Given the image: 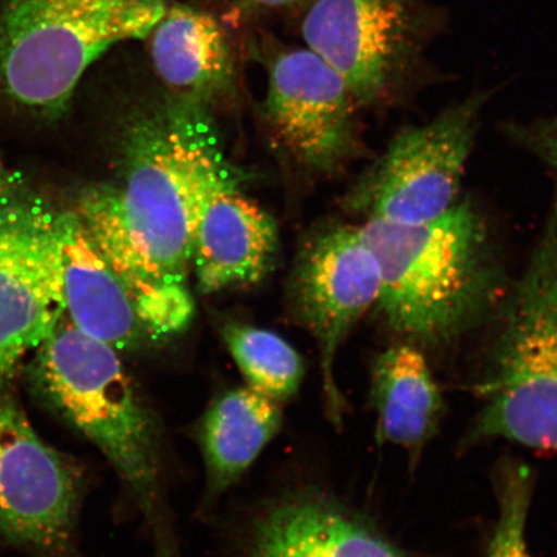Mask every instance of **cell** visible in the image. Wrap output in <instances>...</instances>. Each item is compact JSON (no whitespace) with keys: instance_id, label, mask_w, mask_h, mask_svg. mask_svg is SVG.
<instances>
[{"instance_id":"1","label":"cell","mask_w":557,"mask_h":557,"mask_svg":"<svg viewBox=\"0 0 557 557\" xmlns=\"http://www.w3.org/2000/svg\"><path fill=\"white\" fill-rule=\"evenodd\" d=\"M124 135L120 185L89 187L75 212L157 344L191 322L195 234L209 194L233 169L208 108L171 92L136 111Z\"/></svg>"},{"instance_id":"2","label":"cell","mask_w":557,"mask_h":557,"mask_svg":"<svg viewBox=\"0 0 557 557\" xmlns=\"http://www.w3.org/2000/svg\"><path fill=\"white\" fill-rule=\"evenodd\" d=\"M360 230L381 269L379 309L403 336L444 343L496 302L503 275L490 230L471 200L422 224L366 220Z\"/></svg>"},{"instance_id":"3","label":"cell","mask_w":557,"mask_h":557,"mask_svg":"<svg viewBox=\"0 0 557 557\" xmlns=\"http://www.w3.org/2000/svg\"><path fill=\"white\" fill-rule=\"evenodd\" d=\"M169 0H0V116L54 123L96 64L149 37Z\"/></svg>"},{"instance_id":"4","label":"cell","mask_w":557,"mask_h":557,"mask_svg":"<svg viewBox=\"0 0 557 557\" xmlns=\"http://www.w3.org/2000/svg\"><path fill=\"white\" fill-rule=\"evenodd\" d=\"M23 371L35 401L101 450L154 532H162L158 424L120 352L76 329L64 313Z\"/></svg>"},{"instance_id":"5","label":"cell","mask_w":557,"mask_h":557,"mask_svg":"<svg viewBox=\"0 0 557 557\" xmlns=\"http://www.w3.org/2000/svg\"><path fill=\"white\" fill-rule=\"evenodd\" d=\"M503 320L475 435L557 451V187Z\"/></svg>"},{"instance_id":"6","label":"cell","mask_w":557,"mask_h":557,"mask_svg":"<svg viewBox=\"0 0 557 557\" xmlns=\"http://www.w3.org/2000/svg\"><path fill=\"white\" fill-rule=\"evenodd\" d=\"M65 212L23 185L0 195V393L64 317Z\"/></svg>"},{"instance_id":"7","label":"cell","mask_w":557,"mask_h":557,"mask_svg":"<svg viewBox=\"0 0 557 557\" xmlns=\"http://www.w3.org/2000/svg\"><path fill=\"white\" fill-rule=\"evenodd\" d=\"M485 95H473L428 124L403 129L347 195L367 220L413 225L458 203Z\"/></svg>"},{"instance_id":"8","label":"cell","mask_w":557,"mask_h":557,"mask_svg":"<svg viewBox=\"0 0 557 557\" xmlns=\"http://www.w3.org/2000/svg\"><path fill=\"white\" fill-rule=\"evenodd\" d=\"M304 11L305 47L336 70L360 104L385 100L426 38L424 0H310Z\"/></svg>"},{"instance_id":"9","label":"cell","mask_w":557,"mask_h":557,"mask_svg":"<svg viewBox=\"0 0 557 557\" xmlns=\"http://www.w3.org/2000/svg\"><path fill=\"white\" fill-rule=\"evenodd\" d=\"M81 492L74 466L0 393V539L33 557H74Z\"/></svg>"},{"instance_id":"10","label":"cell","mask_w":557,"mask_h":557,"mask_svg":"<svg viewBox=\"0 0 557 557\" xmlns=\"http://www.w3.org/2000/svg\"><path fill=\"white\" fill-rule=\"evenodd\" d=\"M296 309L317 339L329 412L339 423L344 400L334 380V361L348 332L377 305L381 269L360 226L332 225L318 233L299 257L294 281Z\"/></svg>"},{"instance_id":"11","label":"cell","mask_w":557,"mask_h":557,"mask_svg":"<svg viewBox=\"0 0 557 557\" xmlns=\"http://www.w3.org/2000/svg\"><path fill=\"white\" fill-rule=\"evenodd\" d=\"M268 75L264 116L281 148L317 171L350 158L357 102L336 70L305 46L282 47L268 60Z\"/></svg>"},{"instance_id":"12","label":"cell","mask_w":557,"mask_h":557,"mask_svg":"<svg viewBox=\"0 0 557 557\" xmlns=\"http://www.w3.org/2000/svg\"><path fill=\"white\" fill-rule=\"evenodd\" d=\"M233 171L213 187L195 234L193 267L201 295L249 287L269 274L277 227L267 211L238 190Z\"/></svg>"},{"instance_id":"13","label":"cell","mask_w":557,"mask_h":557,"mask_svg":"<svg viewBox=\"0 0 557 557\" xmlns=\"http://www.w3.org/2000/svg\"><path fill=\"white\" fill-rule=\"evenodd\" d=\"M244 557H401L358 515L306 493L270 506L250 529Z\"/></svg>"},{"instance_id":"14","label":"cell","mask_w":557,"mask_h":557,"mask_svg":"<svg viewBox=\"0 0 557 557\" xmlns=\"http://www.w3.org/2000/svg\"><path fill=\"white\" fill-rule=\"evenodd\" d=\"M146 39L152 67L172 95L209 108L234 92V48L212 12L171 3Z\"/></svg>"},{"instance_id":"15","label":"cell","mask_w":557,"mask_h":557,"mask_svg":"<svg viewBox=\"0 0 557 557\" xmlns=\"http://www.w3.org/2000/svg\"><path fill=\"white\" fill-rule=\"evenodd\" d=\"M62 294L70 322L117 352L152 344L128 292L75 209L65 212Z\"/></svg>"},{"instance_id":"16","label":"cell","mask_w":557,"mask_h":557,"mask_svg":"<svg viewBox=\"0 0 557 557\" xmlns=\"http://www.w3.org/2000/svg\"><path fill=\"white\" fill-rule=\"evenodd\" d=\"M372 400L379 442L413 453L435 434L443 414L442 393L426 359L406 344L389 347L375 360Z\"/></svg>"},{"instance_id":"17","label":"cell","mask_w":557,"mask_h":557,"mask_svg":"<svg viewBox=\"0 0 557 557\" xmlns=\"http://www.w3.org/2000/svg\"><path fill=\"white\" fill-rule=\"evenodd\" d=\"M281 426V407L269 396L249 386L222 394L199 428L209 493L219 494L234 484Z\"/></svg>"},{"instance_id":"18","label":"cell","mask_w":557,"mask_h":557,"mask_svg":"<svg viewBox=\"0 0 557 557\" xmlns=\"http://www.w3.org/2000/svg\"><path fill=\"white\" fill-rule=\"evenodd\" d=\"M222 338L248 386L277 403L294 396L305 366L294 346L276 333L239 322L221 326Z\"/></svg>"},{"instance_id":"19","label":"cell","mask_w":557,"mask_h":557,"mask_svg":"<svg viewBox=\"0 0 557 557\" xmlns=\"http://www.w3.org/2000/svg\"><path fill=\"white\" fill-rule=\"evenodd\" d=\"M499 500V520L486 557H533L525 541L531 473L524 466H507Z\"/></svg>"},{"instance_id":"20","label":"cell","mask_w":557,"mask_h":557,"mask_svg":"<svg viewBox=\"0 0 557 557\" xmlns=\"http://www.w3.org/2000/svg\"><path fill=\"white\" fill-rule=\"evenodd\" d=\"M507 128L508 136L557 171V116Z\"/></svg>"},{"instance_id":"21","label":"cell","mask_w":557,"mask_h":557,"mask_svg":"<svg viewBox=\"0 0 557 557\" xmlns=\"http://www.w3.org/2000/svg\"><path fill=\"white\" fill-rule=\"evenodd\" d=\"M310 0H224L222 21L226 25L240 26L274 13L305 9Z\"/></svg>"},{"instance_id":"22","label":"cell","mask_w":557,"mask_h":557,"mask_svg":"<svg viewBox=\"0 0 557 557\" xmlns=\"http://www.w3.org/2000/svg\"><path fill=\"white\" fill-rule=\"evenodd\" d=\"M21 180L15 173L7 169L3 160L0 159V195L15 190L21 186Z\"/></svg>"}]
</instances>
